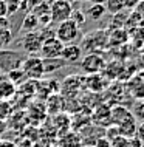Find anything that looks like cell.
<instances>
[{
	"mask_svg": "<svg viewBox=\"0 0 144 147\" xmlns=\"http://www.w3.org/2000/svg\"><path fill=\"white\" fill-rule=\"evenodd\" d=\"M16 94V85L8 79L6 74L0 76V101H6Z\"/></svg>",
	"mask_w": 144,
	"mask_h": 147,
	"instance_id": "obj_11",
	"label": "cell"
},
{
	"mask_svg": "<svg viewBox=\"0 0 144 147\" xmlns=\"http://www.w3.org/2000/svg\"><path fill=\"white\" fill-rule=\"evenodd\" d=\"M59 147H81L82 146V138L76 132H65L61 135L57 142Z\"/></svg>",
	"mask_w": 144,
	"mask_h": 147,
	"instance_id": "obj_10",
	"label": "cell"
},
{
	"mask_svg": "<svg viewBox=\"0 0 144 147\" xmlns=\"http://www.w3.org/2000/svg\"><path fill=\"white\" fill-rule=\"evenodd\" d=\"M22 70L25 71L26 78L31 79V81H37V79H42L43 74H45V68H43V59L36 56H28L23 59L22 62Z\"/></svg>",
	"mask_w": 144,
	"mask_h": 147,
	"instance_id": "obj_3",
	"label": "cell"
},
{
	"mask_svg": "<svg viewBox=\"0 0 144 147\" xmlns=\"http://www.w3.org/2000/svg\"><path fill=\"white\" fill-rule=\"evenodd\" d=\"M95 147H112V142L107 138H99L95 141Z\"/></svg>",
	"mask_w": 144,
	"mask_h": 147,
	"instance_id": "obj_26",
	"label": "cell"
},
{
	"mask_svg": "<svg viewBox=\"0 0 144 147\" xmlns=\"http://www.w3.org/2000/svg\"><path fill=\"white\" fill-rule=\"evenodd\" d=\"M76 2H89V0H76Z\"/></svg>",
	"mask_w": 144,
	"mask_h": 147,
	"instance_id": "obj_29",
	"label": "cell"
},
{
	"mask_svg": "<svg viewBox=\"0 0 144 147\" xmlns=\"http://www.w3.org/2000/svg\"><path fill=\"white\" fill-rule=\"evenodd\" d=\"M54 36L64 45H68V43H76V40L82 39V31L78 23H74L71 19H68V20L61 22L57 25V28L54 31Z\"/></svg>",
	"mask_w": 144,
	"mask_h": 147,
	"instance_id": "obj_1",
	"label": "cell"
},
{
	"mask_svg": "<svg viewBox=\"0 0 144 147\" xmlns=\"http://www.w3.org/2000/svg\"><path fill=\"white\" fill-rule=\"evenodd\" d=\"M79 63H81V68L89 74H98L99 71H102L105 68L104 59L96 53H89L87 56H84L79 61Z\"/></svg>",
	"mask_w": 144,
	"mask_h": 147,
	"instance_id": "obj_6",
	"label": "cell"
},
{
	"mask_svg": "<svg viewBox=\"0 0 144 147\" xmlns=\"http://www.w3.org/2000/svg\"><path fill=\"white\" fill-rule=\"evenodd\" d=\"M13 33H11V30L8 28H3L0 30V50H6V47L11 45V42H13Z\"/></svg>",
	"mask_w": 144,
	"mask_h": 147,
	"instance_id": "obj_18",
	"label": "cell"
},
{
	"mask_svg": "<svg viewBox=\"0 0 144 147\" xmlns=\"http://www.w3.org/2000/svg\"><path fill=\"white\" fill-rule=\"evenodd\" d=\"M6 16V2L0 0V17H5Z\"/></svg>",
	"mask_w": 144,
	"mask_h": 147,
	"instance_id": "obj_27",
	"label": "cell"
},
{
	"mask_svg": "<svg viewBox=\"0 0 144 147\" xmlns=\"http://www.w3.org/2000/svg\"><path fill=\"white\" fill-rule=\"evenodd\" d=\"M20 2H23V0H20Z\"/></svg>",
	"mask_w": 144,
	"mask_h": 147,
	"instance_id": "obj_33",
	"label": "cell"
},
{
	"mask_svg": "<svg viewBox=\"0 0 144 147\" xmlns=\"http://www.w3.org/2000/svg\"><path fill=\"white\" fill-rule=\"evenodd\" d=\"M104 6H105L107 13H110L112 16L119 14V13H122V9H126L124 8V0H105Z\"/></svg>",
	"mask_w": 144,
	"mask_h": 147,
	"instance_id": "obj_15",
	"label": "cell"
},
{
	"mask_svg": "<svg viewBox=\"0 0 144 147\" xmlns=\"http://www.w3.org/2000/svg\"><path fill=\"white\" fill-rule=\"evenodd\" d=\"M0 76H2V71H0Z\"/></svg>",
	"mask_w": 144,
	"mask_h": 147,
	"instance_id": "obj_31",
	"label": "cell"
},
{
	"mask_svg": "<svg viewBox=\"0 0 144 147\" xmlns=\"http://www.w3.org/2000/svg\"><path fill=\"white\" fill-rule=\"evenodd\" d=\"M65 65V62L59 59H43V68H45V74L47 73H53L56 68H61V67Z\"/></svg>",
	"mask_w": 144,
	"mask_h": 147,
	"instance_id": "obj_17",
	"label": "cell"
},
{
	"mask_svg": "<svg viewBox=\"0 0 144 147\" xmlns=\"http://www.w3.org/2000/svg\"><path fill=\"white\" fill-rule=\"evenodd\" d=\"M91 3H96V5H104L105 0H91Z\"/></svg>",
	"mask_w": 144,
	"mask_h": 147,
	"instance_id": "obj_28",
	"label": "cell"
},
{
	"mask_svg": "<svg viewBox=\"0 0 144 147\" xmlns=\"http://www.w3.org/2000/svg\"><path fill=\"white\" fill-rule=\"evenodd\" d=\"M9 115V104L6 101H0V121L8 118Z\"/></svg>",
	"mask_w": 144,
	"mask_h": 147,
	"instance_id": "obj_23",
	"label": "cell"
},
{
	"mask_svg": "<svg viewBox=\"0 0 144 147\" xmlns=\"http://www.w3.org/2000/svg\"><path fill=\"white\" fill-rule=\"evenodd\" d=\"M20 0H6V14H16L17 9H20Z\"/></svg>",
	"mask_w": 144,
	"mask_h": 147,
	"instance_id": "obj_20",
	"label": "cell"
},
{
	"mask_svg": "<svg viewBox=\"0 0 144 147\" xmlns=\"http://www.w3.org/2000/svg\"><path fill=\"white\" fill-rule=\"evenodd\" d=\"M107 11H105V6L104 5H96V3H93V5L89 8V11H87V16L91 17L93 20H101L102 16Z\"/></svg>",
	"mask_w": 144,
	"mask_h": 147,
	"instance_id": "obj_16",
	"label": "cell"
},
{
	"mask_svg": "<svg viewBox=\"0 0 144 147\" xmlns=\"http://www.w3.org/2000/svg\"><path fill=\"white\" fill-rule=\"evenodd\" d=\"M39 25H41V23H39V19L36 17V16H34L33 13H28V14L25 16V19H23L22 25H20V31H23V33L36 31Z\"/></svg>",
	"mask_w": 144,
	"mask_h": 147,
	"instance_id": "obj_12",
	"label": "cell"
},
{
	"mask_svg": "<svg viewBox=\"0 0 144 147\" xmlns=\"http://www.w3.org/2000/svg\"><path fill=\"white\" fill-rule=\"evenodd\" d=\"M139 2H141V0H124V8H126V9L133 11L135 8L139 5Z\"/></svg>",
	"mask_w": 144,
	"mask_h": 147,
	"instance_id": "obj_25",
	"label": "cell"
},
{
	"mask_svg": "<svg viewBox=\"0 0 144 147\" xmlns=\"http://www.w3.org/2000/svg\"><path fill=\"white\" fill-rule=\"evenodd\" d=\"M71 20H73L74 23H78L79 26L82 25V23H85L87 20V16L82 13V11H79V9H73V13H71Z\"/></svg>",
	"mask_w": 144,
	"mask_h": 147,
	"instance_id": "obj_21",
	"label": "cell"
},
{
	"mask_svg": "<svg viewBox=\"0 0 144 147\" xmlns=\"http://www.w3.org/2000/svg\"><path fill=\"white\" fill-rule=\"evenodd\" d=\"M50 147H59V146H57V144H54V146H50Z\"/></svg>",
	"mask_w": 144,
	"mask_h": 147,
	"instance_id": "obj_30",
	"label": "cell"
},
{
	"mask_svg": "<svg viewBox=\"0 0 144 147\" xmlns=\"http://www.w3.org/2000/svg\"><path fill=\"white\" fill-rule=\"evenodd\" d=\"M3 2H6V0H3Z\"/></svg>",
	"mask_w": 144,
	"mask_h": 147,
	"instance_id": "obj_32",
	"label": "cell"
},
{
	"mask_svg": "<svg viewBox=\"0 0 144 147\" xmlns=\"http://www.w3.org/2000/svg\"><path fill=\"white\" fill-rule=\"evenodd\" d=\"M62 48H64V43L59 39H56V36H54V37L43 40L39 54H41L42 59H59L62 53Z\"/></svg>",
	"mask_w": 144,
	"mask_h": 147,
	"instance_id": "obj_7",
	"label": "cell"
},
{
	"mask_svg": "<svg viewBox=\"0 0 144 147\" xmlns=\"http://www.w3.org/2000/svg\"><path fill=\"white\" fill-rule=\"evenodd\" d=\"M137 125H138V122L133 119V116H127L124 121H121L119 124L116 125V129H118V133L121 135V136L124 138H127V140H130V138H133L135 136V132H137Z\"/></svg>",
	"mask_w": 144,
	"mask_h": 147,
	"instance_id": "obj_9",
	"label": "cell"
},
{
	"mask_svg": "<svg viewBox=\"0 0 144 147\" xmlns=\"http://www.w3.org/2000/svg\"><path fill=\"white\" fill-rule=\"evenodd\" d=\"M110 142H112V147H130L129 140L124 138V136H121V135H118L116 138H113Z\"/></svg>",
	"mask_w": 144,
	"mask_h": 147,
	"instance_id": "obj_22",
	"label": "cell"
},
{
	"mask_svg": "<svg viewBox=\"0 0 144 147\" xmlns=\"http://www.w3.org/2000/svg\"><path fill=\"white\" fill-rule=\"evenodd\" d=\"M132 116L137 122H144V102H137V104L133 105V109H132Z\"/></svg>",
	"mask_w": 144,
	"mask_h": 147,
	"instance_id": "obj_19",
	"label": "cell"
},
{
	"mask_svg": "<svg viewBox=\"0 0 144 147\" xmlns=\"http://www.w3.org/2000/svg\"><path fill=\"white\" fill-rule=\"evenodd\" d=\"M127 116H130V112L127 109H124V107H113V109L110 110V121L113 122V124H119L121 121H124Z\"/></svg>",
	"mask_w": 144,
	"mask_h": 147,
	"instance_id": "obj_13",
	"label": "cell"
},
{
	"mask_svg": "<svg viewBox=\"0 0 144 147\" xmlns=\"http://www.w3.org/2000/svg\"><path fill=\"white\" fill-rule=\"evenodd\" d=\"M23 57L19 51L13 50H0V71L2 73H9L16 68H20Z\"/></svg>",
	"mask_w": 144,
	"mask_h": 147,
	"instance_id": "obj_4",
	"label": "cell"
},
{
	"mask_svg": "<svg viewBox=\"0 0 144 147\" xmlns=\"http://www.w3.org/2000/svg\"><path fill=\"white\" fill-rule=\"evenodd\" d=\"M43 40L45 39H43L41 31H30V33H25V36L22 37V48L25 53L33 56V54H37L41 51Z\"/></svg>",
	"mask_w": 144,
	"mask_h": 147,
	"instance_id": "obj_5",
	"label": "cell"
},
{
	"mask_svg": "<svg viewBox=\"0 0 144 147\" xmlns=\"http://www.w3.org/2000/svg\"><path fill=\"white\" fill-rule=\"evenodd\" d=\"M135 138L144 146V122H138L137 132H135Z\"/></svg>",
	"mask_w": 144,
	"mask_h": 147,
	"instance_id": "obj_24",
	"label": "cell"
},
{
	"mask_svg": "<svg viewBox=\"0 0 144 147\" xmlns=\"http://www.w3.org/2000/svg\"><path fill=\"white\" fill-rule=\"evenodd\" d=\"M61 59L65 63H78L82 59V48L78 43H68L64 45L62 53H61Z\"/></svg>",
	"mask_w": 144,
	"mask_h": 147,
	"instance_id": "obj_8",
	"label": "cell"
},
{
	"mask_svg": "<svg viewBox=\"0 0 144 147\" xmlns=\"http://www.w3.org/2000/svg\"><path fill=\"white\" fill-rule=\"evenodd\" d=\"M6 76L14 85H22V84H25V82L28 81V78H26L25 71L22 70V67L20 68H16L13 71H9V73H6Z\"/></svg>",
	"mask_w": 144,
	"mask_h": 147,
	"instance_id": "obj_14",
	"label": "cell"
},
{
	"mask_svg": "<svg viewBox=\"0 0 144 147\" xmlns=\"http://www.w3.org/2000/svg\"><path fill=\"white\" fill-rule=\"evenodd\" d=\"M73 13V5L68 0H53L50 5V19L53 23L65 22L71 17Z\"/></svg>",
	"mask_w": 144,
	"mask_h": 147,
	"instance_id": "obj_2",
	"label": "cell"
}]
</instances>
